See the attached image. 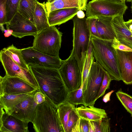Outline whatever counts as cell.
<instances>
[{
    "mask_svg": "<svg viewBox=\"0 0 132 132\" xmlns=\"http://www.w3.org/2000/svg\"><path fill=\"white\" fill-rule=\"evenodd\" d=\"M39 86L40 91L57 107L65 101L69 91L59 69L29 67Z\"/></svg>",
    "mask_w": 132,
    "mask_h": 132,
    "instance_id": "cell-1",
    "label": "cell"
},
{
    "mask_svg": "<svg viewBox=\"0 0 132 132\" xmlns=\"http://www.w3.org/2000/svg\"><path fill=\"white\" fill-rule=\"evenodd\" d=\"M112 41L91 36L92 52L94 59L108 73L112 80L119 81L122 79Z\"/></svg>",
    "mask_w": 132,
    "mask_h": 132,
    "instance_id": "cell-2",
    "label": "cell"
},
{
    "mask_svg": "<svg viewBox=\"0 0 132 132\" xmlns=\"http://www.w3.org/2000/svg\"><path fill=\"white\" fill-rule=\"evenodd\" d=\"M86 19L79 18L76 15L72 19L73 48L70 55L76 60L82 74L91 36Z\"/></svg>",
    "mask_w": 132,
    "mask_h": 132,
    "instance_id": "cell-3",
    "label": "cell"
},
{
    "mask_svg": "<svg viewBox=\"0 0 132 132\" xmlns=\"http://www.w3.org/2000/svg\"><path fill=\"white\" fill-rule=\"evenodd\" d=\"M57 107L46 96L45 101L37 104L32 123L36 132H64L59 120Z\"/></svg>",
    "mask_w": 132,
    "mask_h": 132,
    "instance_id": "cell-4",
    "label": "cell"
},
{
    "mask_svg": "<svg viewBox=\"0 0 132 132\" xmlns=\"http://www.w3.org/2000/svg\"><path fill=\"white\" fill-rule=\"evenodd\" d=\"M62 34L55 26L45 28L34 37L32 47L48 55L59 57Z\"/></svg>",
    "mask_w": 132,
    "mask_h": 132,
    "instance_id": "cell-5",
    "label": "cell"
},
{
    "mask_svg": "<svg viewBox=\"0 0 132 132\" xmlns=\"http://www.w3.org/2000/svg\"><path fill=\"white\" fill-rule=\"evenodd\" d=\"M127 8L125 2L92 0L87 4L85 15L87 18L123 15Z\"/></svg>",
    "mask_w": 132,
    "mask_h": 132,
    "instance_id": "cell-6",
    "label": "cell"
},
{
    "mask_svg": "<svg viewBox=\"0 0 132 132\" xmlns=\"http://www.w3.org/2000/svg\"><path fill=\"white\" fill-rule=\"evenodd\" d=\"M106 71L97 61H93L88 76L86 89L83 93L84 105H94Z\"/></svg>",
    "mask_w": 132,
    "mask_h": 132,
    "instance_id": "cell-7",
    "label": "cell"
},
{
    "mask_svg": "<svg viewBox=\"0 0 132 132\" xmlns=\"http://www.w3.org/2000/svg\"><path fill=\"white\" fill-rule=\"evenodd\" d=\"M59 70L69 92L79 89L82 86V73L77 62L70 55L63 63Z\"/></svg>",
    "mask_w": 132,
    "mask_h": 132,
    "instance_id": "cell-8",
    "label": "cell"
},
{
    "mask_svg": "<svg viewBox=\"0 0 132 132\" xmlns=\"http://www.w3.org/2000/svg\"><path fill=\"white\" fill-rule=\"evenodd\" d=\"M23 57L28 66L39 67L59 69L63 60L59 57H54L44 54L32 47L21 49Z\"/></svg>",
    "mask_w": 132,
    "mask_h": 132,
    "instance_id": "cell-9",
    "label": "cell"
},
{
    "mask_svg": "<svg viewBox=\"0 0 132 132\" xmlns=\"http://www.w3.org/2000/svg\"><path fill=\"white\" fill-rule=\"evenodd\" d=\"M0 60L5 75L21 78L40 91L37 82L30 69H26L20 66L2 50L0 52Z\"/></svg>",
    "mask_w": 132,
    "mask_h": 132,
    "instance_id": "cell-10",
    "label": "cell"
},
{
    "mask_svg": "<svg viewBox=\"0 0 132 132\" xmlns=\"http://www.w3.org/2000/svg\"><path fill=\"white\" fill-rule=\"evenodd\" d=\"M0 96L26 93L37 90L21 78L6 75L0 76Z\"/></svg>",
    "mask_w": 132,
    "mask_h": 132,
    "instance_id": "cell-11",
    "label": "cell"
},
{
    "mask_svg": "<svg viewBox=\"0 0 132 132\" xmlns=\"http://www.w3.org/2000/svg\"><path fill=\"white\" fill-rule=\"evenodd\" d=\"M7 29L13 31L12 35L21 38L28 36L34 37L38 32L34 23L17 12L6 24Z\"/></svg>",
    "mask_w": 132,
    "mask_h": 132,
    "instance_id": "cell-12",
    "label": "cell"
},
{
    "mask_svg": "<svg viewBox=\"0 0 132 132\" xmlns=\"http://www.w3.org/2000/svg\"><path fill=\"white\" fill-rule=\"evenodd\" d=\"M35 94L30 96L6 113L20 120L32 123L35 118L36 108L37 105L34 101Z\"/></svg>",
    "mask_w": 132,
    "mask_h": 132,
    "instance_id": "cell-13",
    "label": "cell"
},
{
    "mask_svg": "<svg viewBox=\"0 0 132 132\" xmlns=\"http://www.w3.org/2000/svg\"><path fill=\"white\" fill-rule=\"evenodd\" d=\"M29 122L9 114L0 107V132H28Z\"/></svg>",
    "mask_w": 132,
    "mask_h": 132,
    "instance_id": "cell-14",
    "label": "cell"
},
{
    "mask_svg": "<svg viewBox=\"0 0 132 132\" xmlns=\"http://www.w3.org/2000/svg\"><path fill=\"white\" fill-rule=\"evenodd\" d=\"M115 50L122 80L126 84H131L132 51Z\"/></svg>",
    "mask_w": 132,
    "mask_h": 132,
    "instance_id": "cell-15",
    "label": "cell"
},
{
    "mask_svg": "<svg viewBox=\"0 0 132 132\" xmlns=\"http://www.w3.org/2000/svg\"><path fill=\"white\" fill-rule=\"evenodd\" d=\"M123 16L118 15L113 17L111 24L119 41L132 49V32L125 24Z\"/></svg>",
    "mask_w": 132,
    "mask_h": 132,
    "instance_id": "cell-16",
    "label": "cell"
},
{
    "mask_svg": "<svg viewBox=\"0 0 132 132\" xmlns=\"http://www.w3.org/2000/svg\"><path fill=\"white\" fill-rule=\"evenodd\" d=\"M80 11L77 8H63L53 11L48 15L50 26L60 25L72 19Z\"/></svg>",
    "mask_w": 132,
    "mask_h": 132,
    "instance_id": "cell-17",
    "label": "cell"
},
{
    "mask_svg": "<svg viewBox=\"0 0 132 132\" xmlns=\"http://www.w3.org/2000/svg\"><path fill=\"white\" fill-rule=\"evenodd\" d=\"M113 17L103 16L97 17L96 25L99 38L113 40L115 38H117L111 24V21Z\"/></svg>",
    "mask_w": 132,
    "mask_h": 132,
    "instance_id": "cell-18",
    "label": "cell"
},
{
    "mask_svg": "<svg viewBox=\"0 0 132 132\" xmlns=\"http://www.w3.org/2000/svg\"><path fill=\"white\" fill-rule=\"evenodd\" d=\"M88 0H55L45 3L48 14L54 10L63 8L76 7L80 11H86Z\"/></svg>",
    "mask_w": 132,
    "mask_h": 132,
    "instance_id": "cell-19",
    "label": "cell"
},
{
    "mask_svg": "<svg viewBox=\"0 0 132 132\" xmlns=\"http://www.w3.org/2000/svg\"><path fill=\"white\" fill-rule=\"evenodd\" d=\"M76 109L80 118L89 121H99L107 116L105 110L95 107L94 105H81Z\"/></svg>",
    "mask_w": 132,
    "mask_h": 132,
    "instance_id": "cell-20",
    "label": "cell"
},
{
    "mask_svg": "<svg viewBox=\"0 0 132 132\" xmlns=\"http://www.w3.org/2000/svg\"><path fill=\"white\" fill-rule=\"evenodd\" d=\"M36 90L32 92L16 94H5L0 96V107L6 112L30 96L35 94Z\"/></svg>",
    "mask_w": 132,
    "mask_h": 132,
    "instance_id": "cell-21",
    "label": "cell"
},
{
    "mask_svg": "<svg viewBox=\"0 0 132 132\" xmlns=\"http://www.w3.org/2000/svg\"><path fill=\"white\" fill-rule=\"evenodd\" d=\"M34 21L38 32L50 27L45 2L37 3L34 14Z\"/></svg>",
    "mask_w": 132,
    "mask_h": 132,
    "instance_id": "cell-22",
    "label": "cell"
},
{
    "mask_svg": "<svg viewBox=\"0 0 132 132\" xmlns=\"http://www.w3.org/2000/svg\"><path fill=\"white\" fill-rule=\"evenodd\" d=\"M37 0H20L18 12L34 23V14Z\"/></svg>",
    "mask_w": 132,
    "mask_h": 132,
    "instance_id": "cell-23",
    "label": "cell"
},
{
    "mask_svg": "<svg viewBox=\"0 0 132 132\" xmlns=\"http://www.w3.org/2000/svg\"><path fill=\"white\" fill-rule=\"evenodd\" d=\"M75 106L65 101L57 107L58 116L64 132H67V123L69 114Z\"/></svg>",
    "mask_w": 132,
    "mask_h": 132,
    "instance_id": "cell-24",
    "label": "cell"
},
{
    "mask_svg": "<svg viewBox=\"0 0 132 132\" xmlns=\"http://www.w3.org/2000/svg\"><path fill=\"white\" fill-rule=\"evenodd\" d=\"M2 50L20 66L24 69L30 70L29 67L26 64L23 57L21 49L18 48L12 44Z\"/></svg>",
    "mask_w": 132,
    "mask_h": 132,
    "instance_id": "cell-25",
    "label": "cell"
},
{
    "mask_svg": "<svg viewBox=\"0 0 132 132\" xmlns=\"http://www.w3.org/2000/svg\"><path fill=\"white\" fill-rule=\"evenodd\" d=\"M94 59L92 52V46L90 41L82 72V86L83 93L86 89L89 71L92 64Z\"/></svg>",
    "mask_w": 132,
    "mask_h": 132,
    "instance_id": "cell-26",
    "label": "cell"
},
{
    "mask_svg": "<svg viewBox=\"0 0 132 132\" xmlns=\"http://www.w3.org/2000/svg\"><path fill=\"white\" fill-rule=\"evenodd\" d=\"M89 132L110 131V119L108 117L99 121H89Z\"/></svg>",
    "mask_w": 132,
    "mask_h": 132,
    "instance_id": "cell-27",
    "label": "cell"
},
{
    "mask_svg": "<svg viewBox=\"0 0 132 132\" xmlns=\"http://www.w3.org/2000/svg\"><path fill=\"white\" fill-rule=\"evenodd\" d=\"M66 101L75 105H84L82 86L78 89L69 92Z\"/></svg>",
    "mask_w": 132,
    "mask_h": 132,
    "instance_id": "cell-28",
    "label": "cell"
},
{
    "mask_svg": "<svg viewBox=\"0 0 132 132\" xmlns=\"http://www.w3.org/2000/svg\"><path fill=\"white\" fill-rule=\"evenodd\" d=\"M20 1V0H7L6 9V24L10 21L18 12Z\"/></svg>",
    "mask_w": 132,
    "mask_h": 132,
    "instance_id": "cell-29",
    "label": "cell"
},
{
    "mask_svg": "<svg viewBox=\"0 0 132 132\" xmlns=\"http://www.w3.org/2000/svg\"><path fill=\"white\" fill-rule=\"evenodd\" d=\"M116 94L118 100L132 116V97L120 90Z\"/></svg>",
    "mask_w": 132,
    "mask_h": 132,
    "instance_id": "cell-30",
    "label": "cell"
},
{
    "mask_svg": "<svg viewBox=\"0 0 132 132\" xmlns=\"http://www.w3.org/2000/svg\"><path fill=\"white\" fill-rule=\"evenodd\" d=\"M80 118L75 106L72 109L69 117L67 123V132L72 131Z\"/></svg>",
    "mask_w": 132,
    "mask_h": 132,
    "instance_id": "cell-31",
    "label": "cell"
},
{
    "mask_svg": "<svg viewBox=\"0 0 132 132\" xmlns=\"http://www.w3.org/2000/svg\"><path fill=\"white\" fill-rule=\"evenodd\" d=\"M89 120L80 118L72 132H89Z\"/></svg>",
    "mask_w": 132,
    "mask_h": 132,
    "instance_id": "cell-32",
    "label": "cell"
},
{
    "mask_svg": "<svg viewBox=\"0 0 132 132\" xmlns=\"http://www.w3.org/2000/svg\"><path fill=\"white\" fill-rule=\"evenodd\" d=\"M112 80L110 75L106 71L100 89L96 98V100L103 96L105 94L106 90L109 88L110 82Z\"/></svg>",
    "mask_w": 132,
    "mask_h": 132,
    "instance_id": "cell-33",
    "label": "cell"
},
{
    "mask_svg": "<svg viewBox=\"0 0 132 132\" xmlns=\"http://www.w3.org/2000/svg\"><path fill=\"white\" fill-rule=\"evenodd\" d=\"M7 1V0H0V25L1 29L3 31L5 30L3 25L6 24Z\"/></svg>",
    "mask_w": 132,
    "mask_h": 132,
    "instance_id": "cell-34",
    "label": "cell"
},
{
    "mask_svg": "<svg viewBox=\"0 0 132 132\" xmlns=\"http://www.w3.org/2000/svg\"><path fill=\"white\" fill-rule=\"evenodd\" d=\"M97 17L86 18L87 23L91 36H94L98 38L97 28L96 25Z\"/></svg>",
    "mask_w": 132,
    "mask_h": 132,
    "instance_id": "cell-35",
    "label": "cell"
},
{
    "mask_svg": "<svg viewBox=\"0 0 132 132\" xmlns=\"http://www.w3.org/2000/svg\"><path fill=\"white\" fill-rule=\"evenodd\" d=\"M112 46L115 49L123 51H132V49L121 43L117 38L112 41Z\"/></svg>",
    "mask_w": 132,
    "mask_h": 132,
    "instance_id": "cell-36",
    "label": "cell"
},
{
    "mask_svg": "<svg viewBox=\"0 0 132 132\" xmlns=\"http://www.w3.org/2000/svg\"><path fill=\"white\" fill-rule=\"evenodd\" d=\"M46 97V96L42 93L37 91L34 96V101L37 104H40L45 101Z\"/></svg>",
    "mask_w": 132,
    "mask_h": 132,
    "instance_id": "cell-37",
    "label": "cell"
},
{
    "mask_svg": "<svg viewBox=\"0 0 132 132\" xmlns=\"http://www.w3.org/2000/svg\"><path fill=\"white\" fill-rule=\"evenodd\" d=\"M114 90H112L110 92L106 94L103 97V101L106 103L110 100V97L112 93L114 92Z\"/></svg>",
    "mask_w": 132,
    "mask_h": 132,
    "instance_id": "cell-38",
    "label": "cell"
},
{
    "mask_svg": "<svg viewBox=\"0 0 132 132\" xmlns=\"http://www.w3.org/2000/svg\"><path fill=\"white\" fill-rule=\"evenodd\" d=\"M4 31V35L6 37H8L12 35L13 32L12 30L9 29H5Z\"/></svg>",
    "mask_w": 132,
    "mask_h": 132,
    "instance_id": "cell-39",
    "label": "cell"
},
{
    "mask_svg": "<svg viewBox=\"0 0 132 132\" xmlns=\"http://www.w3.org/2000/svg\"><path fill=\"white\" fill-rule=\"evenodd\" d=\"M76 15L78 17L80 18H84L85 16L84 12L82 11H79Z\"/></svg>",
    "mask_w": 132,
    "mask_h": 132,
    "instance_id": "cell-40",
    "label": "cell"
},
{
    "mask_svg": "<svg viewBox=\"0 0 132 132\" xmlns=\"http://www.w3.org/2000/svg\"><path fill=\"white\" fill-rule=\"evenodd\" d=\"M125 23L126 25L132 24V19H129L128 21L125 22Z\"/></svg>",
    "mask_w": 132,
    "mask_h": 132,
    "instance_id": "cell-41",
    "label": "cell"
},
{
    "mask_svg": "<svg viewBox=\"0 0 132 132\" xmlns=\"http://www.w3.org/2000/svg\"><path fill=\"white\" fill-rule=\"evenodd\" d=\"M126 26L128 27V28L130 29V30L131 32H132V24H129L126 25Z\"/></svg>",
    "mask_w": 132,
    "mask_h": 132,
    "instance_id": "cell-42",
    "label": "cell"
},
{
    "mask_svg": "<svg viewBox=\"0 0 132 132\" xmlns=\"http://www.w3.org/2000/svg\"><path fill=\"white\" fill-rule=\"evenodd\" d=\"M113 1L117 2H125L123 1L122 0H110Z\"/></svg>",
    "mask_w": 132,
    "mask_h": 132,
    "instance_id": "cell-43",
    "label": "cell"
},
{
    "mask_svg": "<svg viewBox=\"0 0 132 132\" xmlns=\"http://www.w3.org/2000/svg\"><path fill=\"white\" fill-rule=\"evenodd\" d=\"M55 0H49L48 1H47L48 2H49L50 3H52V2L54 1Z\"/></svg>",
    "mask_w": 132,
    "mask_h": 132,
    "instance_id": "cell-44",
    "label": "cell"
},
{
    "mask_svg": "<svg viewBox=\"0 0 132 132\" xmlns=\"http://www.w3.org/2000/svg\"><path fill=\"white\" fill-rule=\"evenodd\" d=\"M127 2H132V0H125Z\"/></svg>",
    "mask_w": 132,
    "mask_h": 132,
    "instance_id": "cell-45",
    "label": "cell"
},
{
    "mask_svg": "<svg viewBox=\"0 0 132 132\" xmlns=\"http://www.w3.org/2000/svg\"><path fill=\"white\" fill-rule=\"evenodd\" d=\"M123 1H125V0H122Z\"/></svg>",
    "mask_w": 132,
    "mask_h": 132,
    "instance_id": "cell-46",
    "label": "cell"
},
{
    "mask_svg": "<svg viewBox=\"0 0 132 132\" xmlns=\"http://www.w3.org/2000/svg\"><path fill=\"white\" fill-rule=\"evenodd\" d=\"M47 1H48L49 0H47Z\"/></svg>",
    "mask_w": 132,
    "mask_h": 132,
    "instance_id": "cell-47",
    "label": "cell"
}]
</instances>
